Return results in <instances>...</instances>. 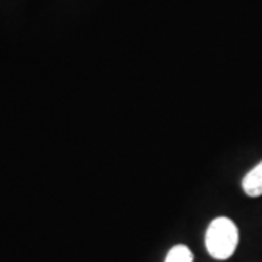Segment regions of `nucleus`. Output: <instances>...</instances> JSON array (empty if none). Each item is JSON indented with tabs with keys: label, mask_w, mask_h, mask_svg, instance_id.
<instances>
[{
	"label": "nucleus",
	"mask_w": 262,
	"mask_h": 262,
	"mask_svg": "<svg viewBox=\"0 0 262 262\" xmlns=\"http://www.w3.org/2000/svg\"><path fill=\"white\" fill-rule=\"evenodd\" d=\"M239 244V230L233 220L229 217L214 219L206 232V248L214 258L225 261L236 251Z\"/></svg>",
	"instance_id": "f257e3e1"
},
{
	"label": "nucleus",
	"mask_w": 262,
	"mask_h": 262,
	"mask_svg": "<svg viewBox=\"0 0 262 262\" xmlns=\"http://www.w3.org/2000/svg\"><path fill=\"white\" fill-rule=\"evenodd\" d=\"M242 188L246 195L253 198L262 195V160L245 175Z\"/></svg>",
	"instance_id": "f03ea898"
},
{
	"label": "nucleus",
	"mask_w": 262,
	"mask_h": 262,
	"mask_svg": "<svg viewBox=\"0 0 262 262\" xmlns=\"http://www.w3.org/2000/svg\"><path fill=\"white\" fill-rule=\"evenodd\" d=\"M165 262H194V255L185 245H177L169 251Z\"/></svg>",
	"instance_id": "7ed1b4c3"
}]
</instances>
